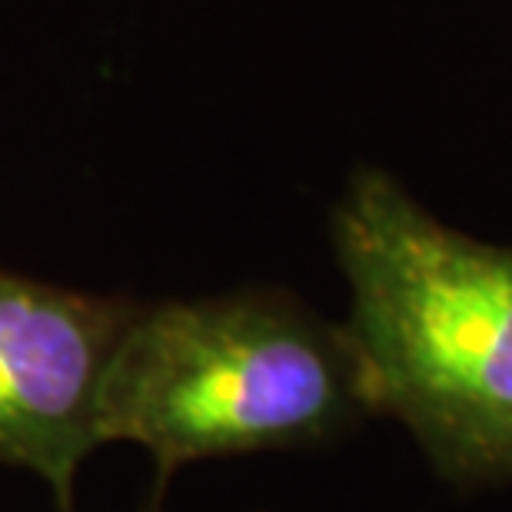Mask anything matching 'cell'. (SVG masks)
I'll return each mask as SVG.
<instances>
[{
    "label": "cell",
    "mask_w": 512,
    "mask_h": 512,
    "mask_svg": "<svg viewBox=\"0 0 512 512\" xmlns=\"http://www.w3.org/2000/svg\"><path fill=\"white\" fill-rule=\"evenodd\" d=\"M137 303L67 290L0 266V463L27 469L74 512L100 436V399Z\"/></svg>",
    "instance_id": "3"
},
{
    "label": "cell",
    "mask_w": 512,
    "mask_h": 512,
    "mask_svg": "<svg viewBox=\"0 0 512 512\" xmlns=\"http://www.w3.org/2000/svg\"><path fill=\"white\" fill-rule=\"evenodd\" d=\"M333 250L373 413L399 419L449 483H512V247L363 167L333 207Z\"/></svg>",
    "instance_id": "1"
},
{
    "label": "cell",
    "mask_w": 512,
    "mask_h": 512,
    "mask_svg": "<svg viewBox=\"0 0 512 512\" xmlns=\"http://www.w3.org/2000/svg\"><path fill=\"white\" fill-rule=\"evenodd\" d=\"M373 413L343 323L280 290L137 303L110 360L100 436L147 449L163 493L200 459L333 443Z\"/></svg>",
    "instance_id": "2"
}]
</instances>
